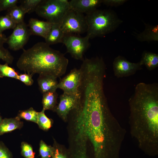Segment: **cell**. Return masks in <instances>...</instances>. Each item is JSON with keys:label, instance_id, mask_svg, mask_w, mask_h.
<instances>
[{"label": "cell", "instance_id": "cell-1", "mask_svg": "<svg viewBox=\"0 0 158 158\" xmlns=\"http://www.w3.org/2000/svg\"><path fill=\"white\" fill-rule=\"evenodd\" d=\"M78 95L77 105L68 115L74 139L87 149L90 145V158H119L126 131L110 110L104 85L82 83Z\"/></svg>", "mask_w": 158, "mask_h": 158}, {"label": "cell", "instance_id": "cell-2", "mask_svg": "<svg viewBox=\"0 0 158 158\" xmlns=\"http://www.w3.org/2000/svg\"><path fill=\"white\" fill-rule=\"evenodd\" d=\"M131 135L151 156L158 154V84L141 82L128 100Z\"/></svg>", "mask_w": 158, "mask_h": 158}, {"label": "cell", "instance_id": "cell-3", "mask_svg": "<svg viewBox=\"0 0 158 158\" xmlns=\"http://www.w3.org/2000/svg\"><path fill=\"white\" fill-rule=\"evenodd\" d=\"M68 59L59 51L45 42H40L23 49L17 61L18 69L32 75L47 74L59 78L66 72Z\"/></svg>", "mask_w": 158, "mask_h": 158}, {"label": "cell", "instance_id": "cell-4", "mask_svg": "<svg viewBox=\"0 0 158 158\" xmlns=\"http://www.w3.org/2000/svg\"><path fill=\"white\" fill-rule=\"evenodd\" d=\"M90 39L102 37L114 31L123 23L115 11L97 9L85 16Z\"/></svg>", "mask_w": 158, "mask_h": 158}, {"label": "cell", "instance_id": "cell-5", "mask_svg": "<svg viewBox=\"0 0 158 158\" xmlns=\"http://www.w3.org/2000/svg\"><path fill=\"white\" fill-rule=\"evenodd\" d=\"M69 8L67 0H42L35 11L52 24H60Z\"/></svg>", "mask_w": 158, "mask_h": 158}, {"label": "cell", "instance_id": "cell-6", "mask_svg": "<svg viewBox=\"0 0 158 158\" xmlns=\"http://www.w3.org/2000/svg\"><path fill=\"white\" fill-rule=\"evenodd\" d=\"M65 35H79L87 32L88 26L85 16L69 8L60 24Z\"/></svg>", "mask_w": 158, "mask_h": 158}, {"label": "cell", "instance_id": "cell-7", "mask_svg": "<svg viewBox=\"0 0 158 158\" xmlns=\"http://www.w3.org/2000/svg\"><path fill=\"white\" fill-rule=\"evenodd\" d=\"M90 37L87 35L82 37L79 35H65L62 43L66 46L67 52L76 60H83L84 53L90 46Z\"/></svg>", "mask_w": 158, "mask_h": 158}, {"label": "cell", "instance_id": "cell-8", "mask_svg": "<svg viewBox=\"0 0 158 158\" xmlns=\"http://www.w3.org/2000/svg\"><path fill=\"white\" fill-rule=\"evenodd\" d=\"M12 34L7 37L9 48L13 51L22 49L31 35L28 25L24 22L16 24Z\"/></svg>", "mask_w": 158, "mask_h": 158}, {"label": "cell", "instance_id": "cell-9", "mask_svg": "<svg viewBox=\"0 0 158 158\" xmlns=\"http://www.w3.org/2000/svg\"><path fill=\"white\" fill-rule=\"evenodd\" d=\"M142 66L140 61L132 63L120 55L114 59L113 63L114 74L117 78L133 75L137 71L141 70Z\"/></svg>", "mask_w": 158, "mask_h": 158}, {"label": "cell", "instance_id": "cell-10", "mask_svg": "<svg viewBox=\"0 0 158 158\" xmlns=\"http://www.w3.org/2000/svg\"><path fill=\"white\" fill-rule=\"evenodd\" d=\"M81 72L80 68H74L65 77L60 79L57 88L61 89L63 93L77 95L80 84Z\"/></svg>", "mask_w": 158, "mask_h": 158}, {"label": "cell", "instance_id": "cell-11", "mask_svg": "<svg viewBox=\"0 0 158 158\" xmlns=\"http://www.w3.org/2000/svg\"><path fill=\"white\" fill-rule=\"evenodd\" d=\"M59 102L54 111L64 121L68 120L70 112L76 107L78 96L63 93L60 96Z\"/></svg>", "mask_w": 158, "mask_h": 158}, {"label": "cell", "instance_id": "cell-12", "mask_svg": "<svg viewBox=\"0 0 158 158\" xmlns=\"http://www.w3.org/2000/svg\"><path fill=\"white\" fill-rule=\"evenodd\" d=\"M69 3L70 8L87 14L97 9L102 0H71Z\"/></svg>", "mask_w": 158, "mask_h": 158}, {"label": "cell", "instance_id": "cell-13", "mask_svg": "<svg viewBox=\"0 0 158 158\" xmlns=\"http://www.w3.org/2000/svg\"><path fill=\"white\" fill-rule=\"evenodd\" d=\"M52 24L47 21L31 18L27 25L31 35L39 36L45 39L51 29Z\"/></svg>", "mask_w": 158, "mask_h": 158}, {"label": "cell", "instance_id": "cell-14", "mask_svg": "<svg viewBox=\"0 0 158 158\" xmlns=\"http://www.w3.org/2000/svg\"><path fill=\"white\" fill-rule=\"evenodd\" d=\"M57 78L51 75H39L37 82L41 92L43 94L48 92L56 91L58 83Z\"/></svg>", "mask_w": 158, "mask_h": 158}, {"label": "cell", "instance_id": "cell-15", "mask_svg": "<svg viewBox=\"0 0 158 158\" xmlns=\"http://www.w3.org/2000/svg\"><path fill=\"white\" fill-rule=\"evenodd\" d=\"M143 23L145 29L140 33L135 32L134 36L136 39L141 42L158 41V25H152Z\"/></svg>", "mask_w": 158, "mask_h": 158}, {"label": "cell", "instance_id": "cell-16", "mask_svg": "<svg viewBox=\"0 0 158 158\" xmlns=\"http://www.w3.org/2000/svg\"><path fill=\"white\" fill-rule=\"evenodd\" d=\"M64 35L60 24H52L49 32L44 39L45 42L49 45L62 43Z\"/></svg>", "mask_w": 158, "mask_h": 158}, {"label": "cell", "instance_id": "cell-17", "mask_svg": "<svg viewBox=\"0 0 158 158\" xmlns=\"http://www.w3.org/2000/svg\"><path fill=\"white\" fill-rule=\"evenodd\" d=\"M23 125V122L17 116L14 118H5L0 124V135L20 129Z\"/></svg>", "mask_w": 158, "mask_h": 158}, {"label": "cell", "instance_id": "cell-18", "mask_svg": "<svg viewBox=\"0 0 158 158\" xmlns=\"http://www.w3.org/2000/svg\"><path fill=\"white\" fill-rule=\"evenodd\" d=\"M140 61L142 65H144L147 70H153L158 66V54L145 51L142 53Z\"/></svg>", "mask_w": 158, "mask_h": 158}, {"label": "cell", "instance_id": "cell-19", "mask_svg": "<svg viewBox=\"0 0 158 158\" xmlns=\"http://www.w3.org/2000/svg\"><path fill=\"white\" fill-rule=\"evenodd\" d=\"M58 94L56 91L48 92L43 94L42 103L43 109L54 111L57 106Z\"/></svg>", "mask_w": 158, "mask_h": 158}, {"label": "cell", "instance_id": "cell-20", "mask_svg": "<svg viewBox=\"0 0 158 158\" xmlns=\"http://www.w3.org/2000/svg\"><path fill=\"white\" fill-rule=\"evenodd\" d=\"M26 13L20 6L16 5L8 11L6 14L17 24L24 22V16Z\"/></svg>", "mask_w": 158, "mask_h": 158}, {"label": "cell", "instance_id": "cell-21", "mask_svg": "<svg viewBox=\"0 0 158 158\" xmlns=\"http://www.w3.org/2000/svg\"><path fill=\"white\" fill-rule=\"evenodd\" d=\"M7 37L3 33L0 34V59L5 63L11 64L13 62L14 58L10 52L4 47V44L6 43Z\"/></svg>", "mask_w": 158, "mask_h": 158}, {"label": "cell", "instance_id": "cell-22", "mask_svg": "<svg viewBox=\"0 0 158 158\" xmlns=\"http://www.w3.org/2000/svg\"><path fill=\"white\" fill-rule=\"evenodd\" d=\"M45 110L37 112V124L39 127L45 131L48 130L53 124V121L51 119L48 118L45 114Z\"/></svg>", "mask_w": 158, "mask_h": 158}, {"label": "cell", "instance_id": "cell-23", "mask_svg": "<svg viewBox=\"0 0 158 158\" xmlns=\"http://www.w3.org/2000/svg\"><path fill=\"white\" fill-rule=\"evenodd\" d=\"M17 116L20 119L23 118L36 123H37V112L32 107L26 110L20 111Z\"/></svg>", "mask_w": 158, "mask_h": 158}, {"label": "cell", "instance_id": "cell-24", "mask_svg": "<svg viewBox=\"0 0 158 158\" xmlns=\"http://www.w3.org/2000/svg\"><path fill=\"white\" fill-rule=\"evenodd\" d=\"M18 75L15 69L9 66L8 63L0 64V78L8 77L18 80Z\"/></svg>", "mask_w": 158, "mask_h": 158}, {"label": "cell", "instance_id": "cell-25", "mask_svg": "<svg viewBox=\"0 0 158 158\" xmlns=\"http://www.w3.org/2000/svg\"><path fill=\"white\" fill-rule=\"evenodd\" d=\"M16 24L7 15L0 16V34L5 30L13 29Z\"/></svg>", "mask_w": 158, "mask_h": 158}, {"label": "cell", "instance_id": "cell-26", "mask_svg": "<svg viewBox=\"0 0 158 158\" xmlns=\"http://www.w3.org/2000/svg\"><path fill=\"white\" fill-rule=\"evenodd\" d=\"M39 153L42 158H52L54 151V147L47 144L41 140L40 143Z\"/></svg>", "mask_w": 158, "mask_h": 158}, {"label": "cell", "instance_id": "cell-27", "mask_svg": "<svg viewBox=\"0 0 158 158\" xmlns=\"http://www.w3.org/2000/svg\"><path fill=\"white\" fill-rule=\"evenodd\" d=\"M54 151L52 158H70L68 150L55 141Z\"/></svg>", "mask_w": 158, "mask_h": 158}, {"label": "cell", "instance_id": "cell-28", "mask_svg": "<svg viewBox=\"0 0 158 158\" xmlns=\"http://www.w3.org/2000/svg\"><path fill=\"white\" fill-rule=\"evenodd\" d=\"M42 0H20V6L27 13L35 11V9Z\"/></svg>", "mask_w": 158, "mask_h": 158}, {"label": "cell", "instance_id": "cell-29", "mask_svg": "<svg viewBox=\"0 0 158 158\" xmlns=\"http://www.w3.org/2000/svg\"><path fill=\"white\" fill-rule=\"evenodd\" d=\"M21 154L25 158H35V154L31 145L23 142L21 143Z\"/></svg>", "mask_w": 158, "mask_h": 158}, {"label": "cell", "instance_id": "cell-30", "mask_svg": "<svg viewBox=\"0 0 158 158\" xmlns=\"http://www.w3.org/2000/svg\"><path fill=\"white\" fill-rule=\"evenodd\" d=\"M18 0H0V11L10 9L16 6Z\"/></svg>", "mask_w": 158, "mask_h": 158}, {"label": "cell", "instance_id": "cell-31", "mask_svg": "<svg viewBox=\"0 0 158 158\" xmlns=\"http://www.w3.org/2000/svg\"><path fill=\"white\" fill-rule=\"evenodd\" d=\"M32 76L33 75L30 74L25 73L19 75L18 80L20 81L27 86H31L34 82L32 78Z\"/></svg>", "mask_w": 158, "mask_h": 158}, {"label": "cell", "instance_id": "cell-32", "mask_svg": "<svg viewBox=\"0 0 158 158\" xmlns=\"http://www.w3.org/2000/svg\"><path fill=\"white\" fill-rule=\"evenodd\" d=\"M0 158H12L11 152L2 141H0Z\"/></svg>", "mask_w": 158, "mask_h": 158}, {"label": "cell", "instance_id": "cell-33", "mask_svg": "<svg viewBox=\"0 0 158 158\" xmlns=\"http://www.w3.org/2000/svg\"><path fill=\"white\" fill-rule=\"evenodd\" d=\"M126 0H102V4L112 7H117L123 4Z\"/></svg>", "mask_w": 158, "mask_h": 158}, {"label": "cell", "instance_id": "cell-34", "mask_svg": "<svg viewBox=\"0 0 158 158\" xmlns=\"http://www.w3.org/2000/svg\"><path fill=\"white\" fill-rule=\"evenodd\" d=\"M2 117L1 116V115H0V124L2 120Z\"/></svg>", "mask_w": 158, "mask_h": 158}, {"label": "cell", "instance_id": "cell-35", "mask_svg": "<svg viewBox=\"0 0 158 158\" xmlns=\"http://www.w3.org/2000/svg\"></svg>", "mask_w": 158, "mask_h": 158}]
</instances>
